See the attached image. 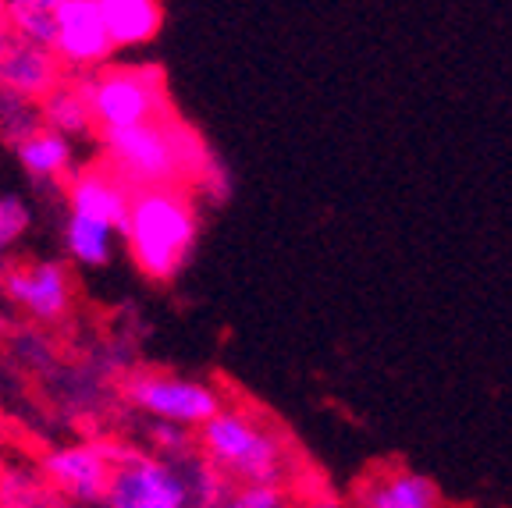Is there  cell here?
I'll return each mask as SVG.
<instances>
[{"instance_id":"obj_3","label":"cell","mask_w":512,"mask_h":508,"mask_svg":"<svg viewBox=\"0 0 512 508\" xmlns=\"http://www.w3.org/2000/svg\"><path fill=\"white\" fill-rule=\"evenodd\" d=\"M196 452L232 484H281L285 480L281 434L239 405H224L196 434Z\"/></svg>"},{"instance_id":"obj_9","label":"cell","mask_w":512,"mask_h":508,"mask_svg":"<svg viewBox=\"0 0 512 508\" xmlns=\"http://www.w3.org/2000/svg\"><path fill=\"white\" fill-rule=\"evenodd\" d=\"M4 288L15 306H22L32 320H43V324H54L72 310V278H68V267L57 260L15 263L4 270Z\"/></svg>"},{"instance_id":"obj_21","label":"cell","mask_w":512,"mask_h":508,"mask_svg":"<svg viewBox=\"0 0 512 508\" xmlns=\"http://www.w3.org/2000/svg\"><path fill=\"white\" fill-rule=\"evenodd\" d=\"M8 47H11V32H8V22H4V4H0V64H4Z\"/></svg>"},{"instance_id":"obj_19","label":"cell","mask_w":512,"mask_h":508,"mask_svg":"<svg viewBox=\"0 0 512 508\" xmlns=\"http://www.w3.org/2000/svg\"><path fill=\"white\" fill-rule=\"evenodd\" d=\"M221 508H288V491L281 484H235Z\"/></svg>"},{"instance_id":"obj_13","label":"cell","mask_w":512,"mask_h":508,"mask_svg":"<svg viewBox=\"0 0 512 508\" xmlns=\"http://www.w3.org/2000/svg\"><path fill=\"white\" fill-rule=\"evenodd\" d=\"M441 491L431 477L413 473V469H399L388 473L377 484L367 487L363 494V508H438Z\"/></svg>"},{"instance_id":"obj_20","label":"cell","mask_w":512,"mask_h":508,"mask_svg":"<svg viewBox=\"0 0 512 508\" xmlns=\"http://www.w3.org/2000/svg\"><path fill=\"white\" fill-rule=\"evenodd\" d=\"M29 228V207H25L22 196H0V260L11 253L18 239Z\"/></svg>"},{"instance_id":"obj_17","label":"cell","mask_w":512,"mask_h":508,"mask_svg":"<svg viewBox=\"0 0 512 508\" xmlns=\"http://www.w3.org/2000/svg\"><path fill=\"white\" fill-rule=\"evenodd\" d=\"M114 235H118V228L93 221V217L68 214V224H64V246L82 267H104L114 253Z\"/></svg>"},{"instance_id":"obj_12","label":"cell","mask_w":512,"mask_h":508,"mask_svg":"<svg viewBox=\"0 0 512 508\" xmlns=\"http://www.w3.org/2000/svg\"><path fill=\"white\" fill-rule=\"evenodd\" d=\"M100 11L118 50L143 47L164 25V8L157 0H100Z\"/></svg>"},{"instance_id":"obj_18","label":"cell","mask_w":512,"mask_h":508,"mask_svg":"<svg viewBox=\"0 0 512 508\" xmlns=\"http://www.w3.org/2000/svg\"><path fill=\"white\" fill-rule=\"evenodd\" d=\"M0 508H68L40 473H0Z\"/></svg>"},{"instance_id":"obj_10","label":"cell","mask_w":512,"mask_h":508,"mask_svg":"<svg viewBox=\"0 0 512 508\" xmlns=\"http://www.w3.org/2000/svg\"><path fill=\"white\" fill-rule=\"evenodd\" d=\"M68 210L79 217H93V221H104L111 228H125V217H128V207H132V196L136 192L128 189L118 175H114L111 167L100 160L93 167H82L68 178Z\"/></svg>"},{"instance_id":"obj_22","label":"cell","mask_w":512,"mask_h":508,"mask_svg":"<svg viewBox=\"0 0 512 508\" xmlns=\"http://www.w3.org/2000/svg\"><path fill=\"white\" fill-rule=\"evenodd\" d=\"M310 508H342V505H338V498H328V494H324V498L310 501Z\"/></svg>"},{"instance_id":"obj_15","label":"cell","mask_w":512,"mask_h":508,"mask_svg":"<svg viewBox=\"0 0 512 508\" xmlns=\"http://www.w3.org/2000/svg\"><path fill=\"white\" fill-rule=\"evenodd\" d=\"M4 22H8L11 40L54 50V40H57L54 0H8V4H4Z\"/></svg>"},{"instance_id":"obj_2","label":"cell","mask_w":512,"mask_h":508,"mask_svg":"<svg viewBox=\"0 0 512 508\" xmlns=\"http://www.w3.org/2000/svg\"><path fill=\"white\" fill-rule=\"evenodd\" d=\"M196 199L189 189H143L132 196L125 217V246L128 256L146 278L168 281L196 246Z\"/></svg>"},{"instance_id":"obj_5","label":"cell","mask_w":512,"mask_h":508,"mask_svg":"<svg viewBox=\"0 0 512 508\" xmlns=\"http://www.w3.org/2000/svg\"><path fill=\"white\" fill-rule=\"evenodd\" d=\"M125 398L139 413L153 416V423H168L200 434L210 420L224 409V398L217 388L192 377L157 374V370H139L125 381Z\"/></svg>"},{"instance_id":"obj_8","label":"cell","mask_w":512,"mask_h":508,"mask_svg":"<svg viewBox=\"0 0 512 508\" xmlns=\"http://www.w3.org/2000/svg\"><path fill=\"white\" fill-rule=\"evenodd\" d=\"M57 11V40L54 54L68 72L93 75L107 68L114 47L111 32H107L100 0H54Z\"/></svg>"},{"instance_id":"obj_14","label":"cell","mask_w":512,"mask_h":508,"mask_svg":"<svg viewBox=\"0 0 512 508\" xmlns=\"http://www.w3.org/2000/svg\"><path fill=\"white\" fill-rule=\"evenodd\" d=\"M18 164L29 171L32 178L54 182V178H72V139L50 132V128H36L32 135H25L22 143H15Z\"/></svg>"},{"instance_id":"obj_6","label":"cell","mask_w":512,"mask_h":508,"mask_svg":"<svg viewBox=\"0 0 512 508\" xmlns=\"http://www.w3.org/2000/svg\"><path fill=\"white\" fill-rule=\"evenodd\" d=\"M118 448L111 441H75L57 445L40 459V477L68 508H104L111 494Z\"/></svg>"},{"instance_id":"obj_11","label":"cell","mask_w":512,"mask_h":508,"mask_svg":"<svg viewBox=\"0 0 512 508\" xmlns=\"http://www.w3.org/2000/svg\"><path fill=\"white\" fill-rule=\"evenodd\" d=\"M64 72H68V68L57 61L54 50L11 40L8 54H4V64H0V89H8L18 100H29V104L40 107L47 96H54L57 89L68 82Z\"/></svg>"},{"instance_id":"obj_4","label":"cell","mask_w":512,"mask_h":508,"mask_svg":"<svg viewBox=\"0 0 512 508\" xmlns=\"http://www.w3.org/2000/svg\"><path fill=\"white\" fill-rule=\"evenodd\" d=\"M79 82L100 135L150 125L171 114L164 75L150 64H107L100 72L82 75Z\"/></svg>"},{"instance_id":"obj_16","label":"cell","mask_w":512,"mask_h":508,"mask_svg":"<svg viewBox=\"0 0 512 508\" xmlns=\"http://www.w3.org/2000/svg\"><path fill=\"white\" fill-rule=\"evenodd\" d=\"M40 121H43V128L64 135V139L96 128L93 114H89V104H86V93H82V82L68 79L54 96H47V100L40 104Z\"/></svg>"},{"instance_id":"obj_1","label":"cell","mask_w":512,"mask_h":508,"mask_svg":"<svg viewBox=\"0 0 512 508\" xmlns=\"http://www.w3.org/2000/svg\"><path fill=\"white\" fill-rule=\"evenodd\" d=\"M104 164L132 192L143 189H196L214 175V160L200 135L189 132L175 114L150 125L100 135Z\"/></svg>"},{"instance_id":"obj_7","label":"cell","mask_w":512,"mask_h":508,"mask_svg":"<svg viewBox=\"0 0 512 508\" xmlns=\"http://www.w3.org/2000/svg\"><path fill=\"white\" fill-rule=\"evenodd\" d=\"M104 508H192V491L178 462L121 445Z\"/></svg>"}]
</instances>
